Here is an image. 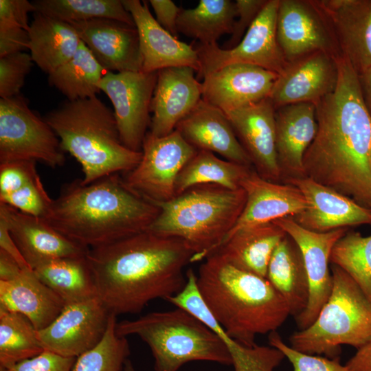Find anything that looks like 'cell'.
I'll return each mask as SVG.
<instances>
[{"label":"cell","mask_w":371,"mask_h":371,"mask_svg":"<svg viewBox=\"0 0 371 371\" xmlns=\"http://www.w3.org/2000/svg\"><path fill=\"white\" fill-rule=\"evenodd\" d=\"M175 130L197 150L217 153L226 160L253 167L226 115L203 100Z\"/></svg>","instance_id":"484cf974"},{"label":"cell","mask_w":371,"mask_h":371,"mask_svg":"<svg viewBox=\"0 0 371 371\" xmlns=\"http://www.w3.org/2000/svg\"><path fill=\"white\" fill-rule=\"evenodd\" d=\"M123 371H136L131 361L128 359L124 363Z\"/></svg>","instance_id":"11a10c76"},{"label":"cell","mask_w":371,"mask_h":371,"mask_svg":"<svg viewBox=\"0 0 371 371\" xmlns=\"http://www.w3.org/2000/svg\"><path fill=\"white\" fill-rule=\"evenodd\" d=\"M32 3L34 12L69 23L104 18L135 25L120 0H36Z\"/></svg>","instance_id":"8d00e7d4"},{"label":"cell","mask_w":371,"mask_h":371,"mask_svg":"<svg viewBox=\"0 0 371 371\" xmlns=\"http://www.w3.org/2000/svg\"><path fill=\"white\" fill-rule=\"evenodd\" d=\"M28 32L32 59L47 74L70 60L81 43L71 24L39 12H34Z\"/></svg>","instance_id":"f546056e"},{"label":"cell","mask_w":371,"mask_h":371,"mask_svg":"<svg viewBox=\"0 0 371 371\" xmlns=\"http://www.w3.org/2000/svg\"><path fill=\"white\" fill-rule=\"evenodd\" d=\"M359 79L365 103L371 115V68L359 75Z\"/></svg>","instance_id":"db71d44e"},{"label":"cell","mask_w":371,"mask_h":371,"mask_svg":"<svg viewBox=\"0 0 371 371\" xmlns=\"http://www.w3.org/2000/svg\"><path fill=\"white\" fill-rule=\"evenodd\" d=\"M104 71L81 41L73 57L48 74V82L65 95L67 100L91 98L101 91L99 86Z\"/></svg>","instance_id":"e575fe53"},{"label":"cell","mask_w":371,"mask_h":371,"mask_svg":"<svg viewBox=\"0 0 371 371\" xmlns=\"http://www.w3.org/2000/svg\"><path fill=\"white\" fill-rule=\"evenodd\" d=\"M156 21L168 32L177 38V19L181 10L171 0H150Z\"/></svg>","instance_id":"681fc988"},{"label":"cell","mask_w":371,"mask_h":371,"mask_svg":"<svg viewBox=\"0 0 371 371\" xmlns=\"http://www.w3.org/2000/svg\"><path fill=\"white\" fill-rule=\"evenodd\" d=\"M236 16V3L232 1L200 0L193 8H181L177 30L198 40L201 45H216L222 35L232 34Z\"/></svg>","instance_id":"d6a6232c"},{"label":"cell","mask_w":371,"mask_h":371,"mask_svg":"<svg viewBox=\"0 0 371 371\" xmlns=\"http://www.w3.org/2000/svg\"><path fill=\"white\" fill-rule=\"evenodd\" d=\"M44 119L58 137L63 150L80 164L85 184L126 173L142 158V151L132 150L122 143L113 111L97 96L67 100Z\"/></svg>","instance_id":"5b68a950"},{"label":"cell","mask_w":371,"mask_h":371,"mask_svg":"<svg viewBox=\"0 0 371 371\" xmlns=\"http://www.w3.org/2000/svg\"><path fill=\"white\" fill-rule=\"evenodd\" d=\"M286 235L274 221L258 225L235 232L214 253L238 269L266 278L272 254Z\"/></svg>","instance_id":"f1b7e54d"},{"label":"cell","mask_w":371,"mask_h":371,"mask_svg":"<svg viewBox=\"0 0 371 371\" xmlns=\"http://www.w3.org/2000/svg\"><path fill=\"white\" fill-rule=\"evenodd\" d=\"M267 0H236L235 1L238 19L235 21L232 32L223 49H232L237 45L258 16Z\"/></svg>","instance_id":"f6af8a7d"},{"label":"cell","mask_w":371,"mask_h":371,"mask_svg":"<svg viewBox=\"0 0 371 371\" xmlns=\"http://www.w3.org/2000/svg\"><path fill=\"white\" fill-rule=\"evenodd\" d=\"M335 32L341 57L358 76L371 68V0H316Z\"/></svg>","instance_id":"cb8c5ba5"},{"label":"cell","mask_w":371,"mask_h":371,"mask_svg":"<svg viewBox=\"0 0 371 371\" xmlns=\"http://www.w3.org/2000/svg\"><path fill=\"white\" fill-rule=\"evenodd\" d=\"M65 306L62 298L32 269H23L12 280H0V309L24 315L37 330L49 325Z\"/></svg>","instance_id":"83f0119b"},{"label":"cell","mask_w":371,"mask_h":371,"mask_svg":"<svg viewBox=\"0 0 371 371\" xmlns=\"http://www.w3.org/2000/svg\"><path fill=\"white\" fill-rule=\"evenodd\" d=\"M121 337L137 335L149 346L155 371H177L192 361L232 365L231 355L221 337L188 311L153 312L116 324Z\"/></svg>","instance_id":"52a82bcc"},{"label":"cell","mask_w":371,"mask_h":371,"mask_svg":"<svg viewBox=\"0 0 371 371\" xmlns=\"http://www.w3.org/2000/svg\"><path fill=\"white\" fill-rule=\"evenodd\" d=\"M38 278L65 302H80L98 297L87 256L45 261L33 269Z\"/></svg>","instance_id":"1f68e13d"},{"label":"cell","mask_w":371,"mask_h":371,"mask_svg":"<svg viewBox=\"0 0 371 371\" xmlns=\"http://www.w3.org/2000/svg\"><path fill=\"white\" fill-rule=\"evenodd\" d=\"M276 147L282 181L304 177V155L317 132L316 106L311 102L276 109Z\"/></svg>","instance_id":"4316f807"},{"label":"cell","mask_w":371,"mask_h":371,"mask_svg":"<svg viewBox=\"0 0 371 371\" xmlns=\"http://www.w3.org/2000/svg\"><path fill=\"white\" fill-rule=\"evenodd\" d=\"M24 269L10 255L0 249V280L10 281L16 278Z\"/></svg>","instance_id":"f5cc1de1"},{"label":"cell","mask_w":371,"mask_h":371,"mask_svg":"<svg viewBox=\"0 0 371 371\" xmlns=\"http://www.w3.org/2000/svg\"><path fill=\"white\" fill-rule=\"evenodd\" d=\"M137 30L143 58L142 71L155 72L173 67H189L196 72L200 62L196 49L164 30L152 15L147 1L122 0Z\"/></svg>","instance_id":"603a6c76"},{"label":"cell","mask_w":371,"mask_h":371,"mask_svg":"<svg viewBox=\"0 0 371 371\" xmlns=\"http://www.w3.org/2000/svg\"><path fill=\"white\" fill-rule=\"evenodd\" d=\"M335 90L316 104L317 132L303 158L304 177L371 209V115L359 76L342 57Z\"/></svg>","instance_id":"6da1fadb"},{"label":"cell","mask_w":371,"mask_h":371,"mask_svg":"<svg viewBox=\"0 0 371 371\" xmlns=\"http://www.w3.org/2000/svg\"><path fill=\"white\" fill-rule=\"evenodd\" d=\"M192 251L181 239L148 230L90 248L87 259L98 297L110 314H136L155 299L184 287Z\"/></svg>","instance_id":"7a4b0ae2"},{"label":"cell","mask_w":371,"mask_h":371,"mask_svg":"<svg viewBox=\"0 0 371 371\" xmlns=\"http://www.w3.org/2000/svg\"><path fill=\"white\" fill-rule=\"evenodd\" d=\"M241 188L246 194L245 205L224 241L240 229L293 217L307 207L304 195L297 187L265 179L255 170L244 179Z\"/></svg>","instance_id":"d4e9b609"},{"label":"cell","mask_w":371,"mask_h":371,"mask_svg":"<svg viewBox=\"0 0 371 371\" xmlns=\"http://www.w3.org/2000/svg\"><path fill=\"white\" fill-rule=\"evenodd\" d=\"M116 317L110 315L102 340L76 358L72 371H123L130 348L126 337L116 333Z\"/></svg>","instance_id":"f35d334b"},{"label":"cell","mask_w":371,"mask_h":371,"mask_svg":"<svg viewBox=\"0 0 371 371\" xmlns=\"http://www.w3.org/2000/svg\"><path fill=\"white\" fill-rule=\"evenodd\" d=\"M368 166H369V168L371 172V144H370V151H369V155H368Z\"/></svg>","instance_id":"9f6ffc18"},{"label":"cell","mask_w":371,"mask_h":371,"mask_svg":"<svg viewBox=\"0 0 371 371\" xmlns=\"http://www.w3.org/2000/svg\"><path fill=\"white\" fill-rule=\"evenodd\" d=\"M34 161H16L0 164V196L17 190L37 177Z\"/></svg>","instance_id":"ee69618b"},{"label":"cell","mask_w":371,"mask_h":371,"mask_svg":"<svg viewBox=\"0 0 371 371\" xmlns=\"http://www.w3.org/2000/svg\"><path fill=\"white\" fill-rule=\"evenodd\" d=\"M189 67H173L157 71L150 111L149 133L162 137L175 130L202 100V85Z\"/></svg>","instance_id":"7402d4cb"},{"label":"cell","mask_w":371,"mask_h":371,"mask_svg":"<svg viewBox=\"0 0 371 371\" xmlns=\"http://www.w3.org/2000/svg\"><path fill=\"white\" fill-rule=\"evenodd\" d=\"M280 0H267L240 43L232 49L198 44L200 69L197 79L234 64L251 65L278 75L288 64L277 39L276 20Z\"/></svg>","instance_id":"8fae6325"},{"label":"cell","mask_w":371,"mask_h":371,"mask_svg":"<svg viewBox=\"0 0 371 371\" xmlns=\"http://www.w3.org/2000/svg\"><path fill=\"white\" fill-rule=\"evenodd\" d=\"M266 278L286 302L295 317L306 307L309 284L303 257L289 236L279 243L269 262Z\"/></svg>","instance_id":"4dcf8cb0"},{"label":"cell","mask_w":371,"mask_h":371,"mask_svg":"<svg viewBox=\"0 0 371 371\" xmlns=\"http://www.w3.org/2000/svg\"><path fill=\"white\" fill-rule=\"evenodd\" d=\"M29 32L15 26L0 25V57L29 49Z\"/></svg>","instance_id":"c3c4849f"},{"label":"cell","mask_w":371,"mask_h":371,"mask_svg":"<svg viewBox=\"0 0 371 371\" xmlns=\"http://www.w3.org/2000/svg\"><path fill=\"white\" fill-rule=\"evenodd\" d=\"M196 152L177 130L162 137L148 132L139 164L123 180L131 190L154 203L170 201L175 196L179 173Z\"/></svg>","instance_id":"30bf717a"},{"label":"cell","mask_w":371,"mask_h":371,"mask_svg":"<svg viewBox=\"0 0 371 371\" xmlns=\"http://www.w3.org/2000/svg\"><path fill=\"white\" fill-rule=\"evenodd\" d=\"M106 71H140L143 58L135 25L111 19L69 23Z\"/></svg>","instance_id":"ac0fdd59"},{"label":"cell","mask_w":371,"mask_h":371,"mask_svg":"<svg viewBox=\"0 0 371 371\" xmlns=\"http://www.w3.org/2000/svg\"><path fill=\"white\" fill-rule=\"evenodd\" d=\"M276 109L269 98L224 113L255 171L263 179L280 183L282 174L276 147Z\"/></svg>","instance_id":"d6986e66"},{"label":"cell","mask_w":371,"mask_h":371,"mask_svg":"<svg viewBox=\"0 0 371 371\" xmlns=\"http://www.w3.org/2000/svg\"><path fill=\"white\" fill-rule=\"evenodd\" d=\"M346 366L350 371H371V340L358 348Z\"/></svg>","instance_id":"816d5d0a"},{"label":"cell","mask_w":371,"mask_h":371,"mask_svg":"<svg viewBox=\"0 0 371 371\" xmlns=\"http://www.w3.org/2000/svg\"><path fill=\"white\" fill-rule=\"evenodd\" d=\"M40 161L56 168L65 162L58 137L21 95L0 100V164Z\"/></svg>","instance_id":"9c48e42d"},{"label":"cell","mask_w":371,"mask_h":371,"mask_svg":"<svg viewBox=\"0 0 371 371\" xmlns=\"http://www.w3.org/2000/svg\"><path fill=\"white\" fill-rule=\"evenodd\" d=\"M274 222L295 241L303 257L309 284V298L306 308L295 317L299 330H302L312 324L329 297L333 288L329 268L331 251L348 229L315 232L302 227L291 216Z\"/></svg>","instance_id":"5bb4252c"},{"label":"cell","mask_w":371,"mask_h":371,"mask_svg":"<svg viewBox=\"0 0 371 371\" xmlns=\"http://www.w3.org/2000/svg\"><path fill=\"white\" fill-rule=\"evenodd\" d=\"M337 60L319 52L289 62L269 96L274 108L302 102L316 104L332 93L338 81Z\"/></svg>","instance_id":"2e32d148"},{"label":"cell","mask_w":371,"mask_h":371,"mask_svg":"<svg viewBox=\"0 0 371 371\" xmlns=\"http://www.w3.org/2000/svg\"><path fill=\"white\" fill-rule=\"evenodd\" d=\"M0 219L23 256L33 269L52 259L86 256L89 248L68 238L43 218L30 215L0 203Z\"/></svg>","instance_id":"44dd1931"},{"label":"cell","mask_w":371,"mask_h":371,"mask_svg":"<svg viewBox=\"0 0 371 371\" xmlns=\"http://www.w3.org/2000/svg\"><path fill=\"white\" fill-rule=\"evenodd\" d=\"M0 249L12 257L22 269H32L13 240L5 222L0 219Z\"/></svg>","instance_id":"f907efd6"},{"label":"cell","mask_w":371,"mask_h":371,"mask_svg":"<svg viewBox=\"0 0 371 371\" xmlns=\"http://www.w3.org/2000/svg\"><path fill=\"white\" fill-rule=\"evenodd\" d=\"M35 12L27 0H0V25L19 27L29 31L28 13Z\"/></svg>","instance_id":"7dc6e473"},{"label":"cell","mask_w":371,"mask_h":371,"mask_svg":"<svg viewBox=\"0 0 371 371\" xmlns=\"http://www.w3.org/2000/svg\"><path fill=\"white\" fill-rule=\"evenodd\" d=\"M218 335L225 344L232 359L235 371H273L285 358L274 347L255 345L248 347L228 337L222 329Z\"/></svg>","instance_id":"ab89813d"},{"label":"cell","mask_w":371,"mask_h":371,"mask_svg":"<svg viewBox=\"0 0 371 371\" xmlns=\"http://www.w3.org/2000/svg\"><path fill=\"white\" fill-rule=\"evenodd\" d=\"M110 315L98 297L65 304L49 325L38 330V338L45 350L77 358L102 340Z\"/></svg>","instance_id":"9a60e30c"},{"label":"cell","mask_w":371,"mask_h":371,"mask_svg":"<svg viewBox=\"0 0 371 371\" xmlns=\"http://www.w3.org/2000/svg\"><path fill=\"white\" fill-rule=\"evenodd\" d=\"M76 357H64L47 350L37 356L22 361L10 371H72Z\"/></svg>","instance_id":"bcb514c9"},{"label":"cell","mask_w":371,"mask_h":371,"mask_svg":"<svg viewBox=\"0 0 371 371\" xmlns=\"http://www.w3.org/2000/svg\"><path fill=\"white\" fill-rule=\"evenodd\" d=\"M33 63L30 54L25 52L0 57L1 98H10L20 95Z\"/></svg>","instance_id":"b9f144b4"},{"label":"cell","mask_w":371,"mask_h":371,"mask_svg":"<svg viewBox=\"0 0 371 371\" xmlns=\"http://www.w3.org/2000/svg\"><path fill=\"white\" fill-rule=\"evenodd\" d=\"M333 288L312 324L294 332L291 347L310 355L339 357L341 346L359 348L371 340V302L354 280L331 264Z\"/></svg>","instance_id":"ba28073f"},{"label":"cell","mask_w":371,"mask_h":371,"mask_svg":"<svg viewBox=\"0 0 371 371\" xmlns=\"http://www.w3.org/2000/svg\"><path fill=\"white\" fill-rule=\"evenodd\" d=\"M271 346L280 350L292 364L293 371H350L339 357L328 358L300 352L286 344L276 331L269 333Z\"/></svg>","instance_id":"7bdbcfd3"},{"label":"cell","mask_w":371,"mask_h":371,"mask_svg":"<svg viewBox=\"0 0 371 371\" xmlns=\"http://www.w3.org/2000/svg\"><path fill=\"white\" fill-rule=\"evenodd\" d=\"M283 182L297 187L306 201V208L292 217L306 229L323 233L371 225L370 208L330 188L306 177L290 178Z\"/></svg>","instance_id":"e0dca14e"},{"label":"cell","mask_w":371,"mask_h":371,"mask_svg":"<svg viewBox=\"0 0 371 371\" xmlns=\"http://www.w3.org/2000/svg\"><path fill=\"white\" fill-rule=\"evenodd\" d=\"M0 371H10V370L8 368L0 367Z\"/></svg>","instance_id":"6f0895ef"},{"label":"cell","mask_w":371,"mask_h":371,"mask_svg":"<svg viewBox=\"0 0 371 371\" xmlns=\"http://www.w3.org/2000/svg\"><path fill=\"white\" fill-rule=\"evenodd\" d=\"M157 71H106L100 89L110 99L122 143L141 152L150 127L152 98Z\"/></svg>","instance_id":"7c38bea8"},{"label":"cell","mask_w":371,"mask_h":371,"mask_svg":"<svg viewBox=\"0 0 371 371\" xmlns=\"http://www.w3.org/2000/svg\"><path fill=\"white\" fill-rule=\"evenodd\" d=\"M245 202L242 188L196 186L170 201L155 203L160 211L147 230L182 240L194 253L192 262L203 260L223 243Z\"/></svg>","instance_id":"8992f818"},{"label":"cell","mask_w":371,"mask_h":371,"mask_svg":"<svg viewBox=\"0 0 371 371\" xmlns=\"http://www.w3.org/2000/svg\"><path fill=\"white\" fill-rule=\"evenodd\" d=\"M52 201L53 199L45 190L39 176L25 183L15 192L0 196V203L41 218L46 215Z\"/></svg>","instance_id":"60d3db41"},{"label":"cell","mask_w":371,"mask_h":371,"mask_svg":"<svg viewBox=\"0 0 371 371\" xmlns=\"http://www.w3.org/2000/svg\"><path fill=\"white\" fill-rule=\"evenodd\" d=\"M251 168L221 159L210 151L197 150L177 176L175 196L203 184H214L230 190L241 188L243 181Z\"/></svg>","instance_id":"836d02e7"},{"label":"cell","mask_w":371,"mask_h":371,"mask_svg":"<svg viewBox=\"0 0 371 371\" xmlns=\"http://www.w3.org/2000/svg\"><path fill=\"white\" fill-rule=\"evenodd\" d=\"M159 211L113 174L87 184L81 179L65 184L43 218L90 249L147 230Z\"/></svg>","instance_id":"3957f363"},{"label":"cell","mask_w":371,"mask_h":371,"mask_svg":"<svg viewBox=\"0 0 371 371\" xmlns=\"http://www.w3.org/2000/svg\"><path fill=\"white\" fill-rule=\"evenodd\" d=\"M276 34L288 63L319 52L341 57L331 24L316 0H280Z\"/></svg>","instance_id":"4fadbf2b"},{"label":"cell","mask_w":371,"mask_h":371,"mask_svg":"<svg viewBox=\"0 0 371 371\" xmlns=\"http://www.w3.org/2000/svg\"><path fill=\"white\" fill-rule=\"evenodd\" d=\"M330 263L347 273L371 302V234L347 232L334 245Z\"/></svg>","instance_id":"74e56055"},{"label":"cell","mask_w":371,"mask_h":371,"mask_svg":"<svg viewBox=\"0 0 371 371\" xmlns=\"http://www.w3.org/2000/svg\"><path fill=\"white\" fill-rule=\"evenodd\" d=\"M278 76L251 65H230L202 79V100L223 113L244 108L269 98Z\"/></svg>","instance_id":"ffe728a7"},{"label":"cell","mask_w":371,"mask_h":371,"mask_svg":"<svg viewBox=\"0 0 371 371\" xmlns=\"http://www.w3.org/2000/svg\"><path fill=\"white\" fill-rule=\"evenodd\" d=\"M201 297L225 334L242 345L276 331L290 313L266 278L238 269L218 254L207 256L196 275Z\"/></svg>","instance_id":"277c9868"},{"label":"cell","mask_w":371,"mask_h":371,"mask_svg":"<svg viewBox=\"0 0 371 371\" xmlns=\"http://www.w3.org/2000/svg\"><path fill=\"white\" fill-rule=\"evenodd\" d=\"M44 350L38 330L27 317L0 309V367L10 369Z\"/></svg>","instance_id":"d590c367"}]
</instances>
